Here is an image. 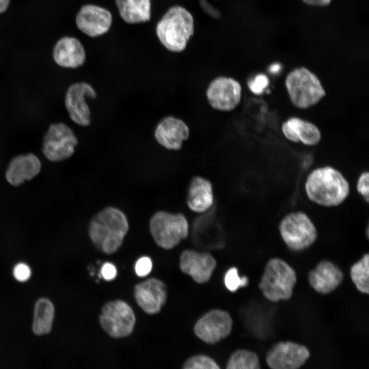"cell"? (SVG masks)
<instances>
[{
    "mask_svg": "<svg viewBox=\"0 0 369 369\" xmlns=\"http://www.w3.org/2000/svg\"><path fill=\"white\" fill-rule=\"evenodd\" d=\"M303 193L307 199L318 207L332 209L343 204L351 193L350 182L337 168L323 165L312 169L305 175Z\"/></svg>",
    "mask_w": 369,
    "mask_h": 369,
    "instance_id": "1",
    "label": "cell"
},
{
    "mask_svg": "<svg viewBox=\"0 0 369 369\" xmlns=\"http://www.w3.org/2000/svg\"><path fill=\"white\" fill-rule=\"evenodd\" d=\"M129 230L126 215L119 209L108 207L94 215L88 229L95 248L106 254L115 253L121 246Z\"/></svg>",
    "mask_w": 369,
    "mask_h": 369,
    "instance_id": "2",
    "label": "cell"
},
{
    "mask_svg": "<svg viewBox=\"0 0 369 369\" xmlns=\"http://www.w3.org/2000/svg\"><path fill=\"white\" fill-rule=\"evenodd\" d=\"M280 239L290 251L299 253L313 246L319 237L318 228L311 217L300 210L285 213L279 221Z\"/></svg>",
    "mask_w": 369,
    "mask_h": 369,
    "instance_id": "3",
    "label": "cell"
},
{
    "mask_svg": "<svg viewBox=\"0 0 369 369\" xmlns=\"http://www.w3.org/2000/svg\"><path fill=\"white\" fill-rule=\"evenodd\" d=\"M284 83L291 103L298 109L312 108L326 95L319 77L305 67H298L291 70L286 75Z\"/></svg>",
    "mask_w": 369,
    "mask_h": 369,
    "instance_id": "4",
    "label": "cell"
},
{
    "mask_svg": "<svg viewBox=\"0 0 369 369\" xmlns=\"http://www.w3.org/2000/svg\"><path fill=\"white\" fill-rule=\"evenodd\" d=\"M297 281L292 265L282 258L274 257L266 262L258 287L266 299L278 302L291 298Z\"/></svg>",
    "mask_w": 369,
    "mask_h": 369,
    "instance_id": "5",
    "label": "cell"
},
{
    "mask_svg": "<svg viewBox=\"0 0 369 369\" xmlns=\"http://www.w3.org/2000/svg\"><path fill=\"white\" fill-rule=\"evenodd\" d=\"M156 31L158 39L166 49L174 52H181L193 34V16L181 6L172 7L157 24Z\"/></svg>",
    "mask_w": 369,
    "mask_h": 369,
    "instance_id": "6",
    "label": "cell"
},
{
    "mask_svg": "<svg viewBox=\"0 0 369 369\" xmlns=\"http://www.w3.org/2000/svg\"><path fill=\"white\" fill-rule=\"evenodd\" d=\"M151 234L160 247L170 250L186 239L189 234V224L181 214L158 211L150 220Z\"/></svg>",
    "mask_w": 369,
    "mask_h": 369,
    "instance_id": "7",
    "label": "cell"
},
{
    "mask_svg": "<svg viewBox=\"0 0 369 369\" xmlns=\"http://www.w3.org/2000/svg\"><path fill=\"white\" fill-rule=\"evenodd\" d=\"M42 143L44 156L51 161L59 162L73 155L78 140L69 126L58 122L49 126Z\"/></svg>",
    "mask_w": 369,
    "mask_h": 369,
    "instance_id": "8",
    "label": "cell"
},
{
    "mask_svg": "<svg viewBox=\"0 0 369 369\" xmlns=\"http://www.w3.org/2000/svg\"><path fill=\"white\" fill-rule=\"evenodd\" d=\"M135 316L132 309L126 302L116 300L105 303L99 315L102 329L114 338L127 337L132 333Z\"/></svg>",
    "mask_w": 369,
    "mask_h": 369,
    "instance_id": "9",
    "label": "cell"
},
{
    "mask_svg": "<svg viewBox=\"0 0 369 369\" xmlns=\"http://www.w3.org/2000/svg\"><path fill=\"white\" fill-rule=\"evenodd\" d=\"M242 87L236 79L219 76L209 84L206 92L210 106L214 110L229 112L234 110L240 103Z\"/></svg>",
    "mask_w": 369,
    "mask_h": 369,
    "instance_id": "10",
    "label": "cell"
},
{
    "mask_svg": "<svg viewBox=\"0 0 369 369\" xmlns=\"http://www.w3.org/2000/svg\"><path fill=\"white\" fill-rule=\"evenodd\" d=\"M310 357V352L304 345L292 341H280L268 350L265 361L272 369H297Z\"/></svg>",
    "mask_w": 369,
    "mask_h": 369,
    "instance_id": "11",
    "label": "cell"
},
{
    "mask_svg": "<svg viewBox=\"0 0 369 369\" xmlns=\"http://www.w3.org/2000/svg\"><path fill=\"white\" fill-rule=\"evenodd\" d=\"M96 96L94 88L87 82H76L69 86L65 94V105L74 123L83 127L90 125L91 111L86 100L94 99Z\"/></svg>",
    "mask_w": 369,
    "mask_h": 369,
    "instance_id": "12",
    "label": "cell"
},
{
    "mask_svg": "<svg viewBox=\"0 0 369 369\" xmlns=\"http://www.w3.org/2000/svg\"><path fill=\"white\" fill-rule=\"evenodd\" d=\"M232 325V318L227 312L214 309L198 320L194 331L200 340L207 343L214 344L230 334Z\"/></svg>",
    "mask_w": 369,
    "mask_h": 369,
    "instance_id": "13",
    "label": "cell"
},
{
    "mask_svg": "<svg viewBox=\"0 0 369 369\" xmlns=\"http://www.w3.org/2000/svg\"><path fill=\"white\" fill-rule=\"evenodd\" d=\"M190 129L181 119L173 116L162 118L156 126L154 136L162 147L171 151L182 149L183 142L190 137Z\"/></svg>",
    "mask_w": 369,
    "mask_h": 369,
    "instance_id": "14",
    "label": "cell"
},
{
    "mask_svg": "<svg viewBox=\"0 0 369 369\" xmlns=\"http://www.w3.org/2000/svg\"><path fill=\"white\" fill-rule=\"evenodd\" d=\"M308 279L310 285L315 291L326 295L340 286L344 279V273L335 262L323 259L308 272Z\"/></svg>",
    "mask_w": 369,
    "mask_h": 369,
    "instance_id": "15",
    "label": "cell"
},
{
    "mask_svg": "<svg viewBox=\"0 0 369 369\" xmlns=\"http://www.w3.org/2000/svg\"><path fill=\"white\" fill-rule=\"evenodd\" d=\"M134 295L137 304L145 313L155 314L160 311L166 302L167 288L160 280L149 278L135 285Z\"/></svg>",
    "mask_w": 369,
    "mask_h": 369,
    "instance_id": "16",
    "label": "cell"
},
{
    "mask_svg": "<svg viewBox=\"0 0 369 369\" xmlns=\"http://www.w3.org/2000/svg\"><path fill=\"white\" fill-rule=\"evenodd\" d=\"M216 266V261L208 252H200L194 250L183 251L180 257L181 271L189 275L198 283L208 281Z\"/></svg>",
    "mask_w": 369,
    "mask_h": 369,
    "instance_id": "17",
    "label": "cell"
},
{
    "mask_svg": "<svg viewBox=\"0 0 369 369\" xmlns=\"http://www.w3.org/2000/svg\"><path fill=\"white\" fill-rule=\"evenodd\" d=\"M112 20L107 9L94 5L83 6L76 16L77 28L90 37H97L107 33Z\"/></svg>",
    "mask_w": 369,
    "mask_h": 369,
    "instance_id": "18",
    "label": "cell"
},
{
    "mask_svg": "<svg viewBox=\"0 0 369 369\" xmlns=\"http://www.w3.org/2000/svg\"><path fill=\"white\" fill-rule=\"evenodd\" d=\"M281 131L289 141L308 147L317 146L322 138L321 132L317 125L297 116H291L284 120Z\"/></svg>",
    "mask_w": 369,
    "mask_h": 369,
    "instance_id": "19",
    "label": "cell"
},
{
    "mask_svg": "<svg viewBox=\"0 0 369 369\" xmlns=\"http://www.w3.org/2000/svg\"><path fill=\"white\" fill-rule=\"evenodd\" d=\"M53 58L59 66L75 69L86 60L85 49L77 38L65 36L58 39L53 49Z\"/></svg>",
    "mask_w": 369,
    "mask_h": 369,
    "instance_id": "20",
    "label": "cell"
},
{
    "mask_svg": "<svg viewBox=\"0 0 369 369\" xmlns=\"http://www.w3.org/2000/svg\"><path fill=\"white\" fill-rule=\"evenodd\" d=\"M40 169V161L35 154L31 153L18 155L10 161L6 178L11 184L17 186L34 178Z\"/></svg>",
    "mask_w": 369,
    "mask_h": 369,
    "instance_id": "21",
    "label": "cell"
},
{
    "mask_svg": "<svg viewBox=\"0 0 369 369\" xmlns=\"http://www.w3.org/2000/svg\"><path fill=\"white\" fill-rule=\"evenodd\" d=\"M214 196L211 182L201 177H194L189 186L187 202L192 211L203 213L213 205Z\"/></svg>",
    "mask_w": 369,
    "mask_h": 369,
    "instance_id": "22",
    "label": "cell"
},
{
    "mask_svg": "<svg viewBox=\"0 0 369 369\" xmlns=\"http://www.w3.org/2000/svg\"><path fill=\"white\" fill-rule=\"evenodd\" d=\"M122 19L128 24L147 22L151 17V0H115Z\"/></svg>",
    "mask_w": 369,
    "mask_h": 369,
    "instance_id": "23",
    "label": "cell"
},
{
    "mask_svg": "<svg viewBox=\"0 0 369 369\" xmlns=\"http://www.w3.org/2000/svg\"><path fill=\"white\" fill-rule=\"evenodd\" d=\"M54 315V308L50 300L46 298L37 300L34 308L33 332L37 335L49 333L52 329Z\"/></svg>",
    "mask_w": 369,
    "mask_h": 369,
    "instance_id": "24",
    "label": "cell"
},
{
    "mask_svg": "<svg viewBox=\"0 0 369 369\" xmlns=\"http://www.w3.org/2000/svg\"><path fill=\"white\" fill-rule=\"evenodd\" d=\"M350 278L357 290L364 294L369 293V254H363L351 266Z\"/></svg>",
    "mask_w": 369,
    "mask_h": 369,
    "instance_id": "25",
    "label": "cell"
},
{
    "mask_svg": "<svg viewBox=\"0 0 369 369\" xmlns=\"http://www.w3.org/2000/svg\"><path fill=\"white\" fill-rule=\"evenodd\" d=\"M260 368L257 354L248 350H238L231 356L227 364L228 369H259Z\"/></svg>",
    "mask_w": 369,
    "mask_h": 369,
    "instance_id": "26",
    "label": "cell"
},
{
    "mask_svg": "<svg viewBox=\"0 0 369 369\" xmlns=\"http://www.w3.org/2000/svg\"><path fill=\"white\" fill-rule=\"evenodd\" d=\"M185 369H218V364L211 358L203 355H197L189 358L184 362Z\"/></svg>",
    "mask_w": 369,
    "mask_h": 369,
    "instance_id": "27",
    "label": "cell"
},
{
    "mask_svg": "<svg viewBox=\"0 0 369 369\" xmlns=\"http://www.w3.org/2000/svg\"><path fill=\"white\" fill-rule=\"evenodd\" d=\"M224 282L229 291L235 292L240 288L246 286L249 283V279L247 276L240 277L237 268L232 267L225 274Z\"/></svg>",
    "mask_w": 369,
    "mask_h": 369,
    "instance_id": "28",
    "label": "cell"
},
{
    "mask_svg": "<svg viewBox=\"0 0 369 369\" xmlns=\"http://www.w3.org/2000/svg\"><path fill=\"white\" fill-rule=\"evenodd\" d=\"M355 189L358 194L366 202L369 201V172L362 171L357 177Z\"/></svg>",
    "mask_w": 369,
    "mask_h": 369,
    "instance_id": "29",
    "label": "cell"
},
{
    "mask_svg": "<svg viewBox=\"0 0 369 369\" xmlns=\"http://www.w3.org/2000/svg\"><path fill=\"white\" fill-rule=\"evenodd\" d=\"M269 83V79L266 75L259 74L249 83V87L252 92L259 94L262 92Z\"/></svg>",
    "mask_w": 369,
    "mask_h": 369,
    "instance_id": "30",
    "label": "cell"
},
{
    "mask_svg": "<svg viewBox=\"0 0 369 369\" xmlns=\"http://www.w3.org/2000/svg\"><path fill=\"white\" fill-rule=\"evenodd\" d=\"M152 269V261L146 256L142 257L138 259L135 265V271L139 277H145L148 275Z\"/></svg>",
    "mask_w": 369,
    "mask_h": 369,
    "instance_id": "31",
    "label": "cell"
},
{
    "mask_svg": "<svg viewBox=\"0 0 369 369\" xmlns=\"http://www.w3.org/2000/svg\"><path fill=\"white\" fill-rule=\"evenodd\" d=\"M13 273L15 278L21 282L28 280L31 274L30 268L24 263L17 264L13 269Z\"/></svg>",
    "mask_w": 369,
    "mask_h": 369,
    "instance_id": "32",
    "label": "cell"
},
{
    "mask_svg": "<svg viewBox=\"0 0 369 369\" xmlns=\"http://www.w3.org/2000/svg\"><path fill=\"white\" fill-rule=\"evenodd\" d=\"M117 274L115 266L111 263H105L101 269V275L106 280L110 281L114 279Z\"/></svg>",
    "mask_w": 369,
    "mask_h": 369,
    "instance_id": "33",
    "label": "cell"
},
{
    "mask_svg": "<svg viewBox=\"0 0 369 369\" xmlns=\"http://www.w3.org/2000/svg\"><path fill=\"white\" fill-rule=\"evenodd\" d=\"M307 5L314 6H325L329 5L332 0H302Z\"/></svg>",
    "mask_w": 369,
    "mask_h": 369,
    "instance_id": "34",
    "label": "cell"
},
{
    "mask_svg": "<svg viewBox=\"0 0 369 369\" xmlns=\"http://www.w3.org/2000/svg\"><path fill=\"white\" fill-rule=\"evenodd\" d=\"M11 0H0V14L5 13L8 9Z\"/></svg>",
    "mask_w": 369,
    "mask_h": 369,
    "instance_id": "35",
    "label": "cell"
},
{
    "mask_svg": "<svg viewBox=\"0 0 369 369\" xmlns=\"http://www.w3.org/2000/svg\"><path fill=\"white\" fill-rule=\"evenodd\" d=\"M280 69V65L278 64L275 63L272 65L270 68V70L273 73H276Z\"/></svg>",
    "mask_w": 369,
    "mask_h": 369,
    "instance_id": "36",
    "label": "cell"
}]
</instances>
